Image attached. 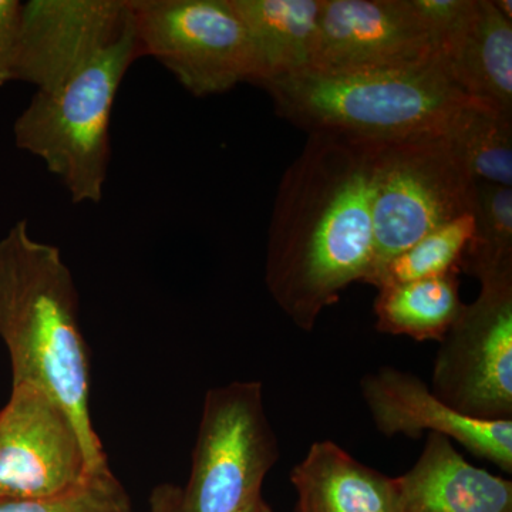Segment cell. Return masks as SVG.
I'll return each mask as SVG.
<instances>
[{
    "instance_id": "1",
    "label": "cell",
    "mask_w": 512,
    "mask_h": 512,
    "mask_svg": "<svg viewBox=\"0 0 512 512\" xmlns=\"http://www.w3.org/2000/svg\"><path fill=\"white\" fill-rule=\"evenodd\" d=\"M384 143L309 134L279 184L268 231L265 284L305 332L373 268V201Z\"/></svg>"
},
{
    "instance_id": "2",
    "label": "cell",
    "mask_w": 512,
    "mask_h": 512,
    "mask_svg": "<svg viewBox=\"0 0 512 512\" xmlns=\"http://www.w3.org/2000/svg\"><path fill=\"white\" fill-rule=\"evenodd\" d=\"M0 339L12 387L43 390L66 410L93 471L109 466L90 414V369L72 271L55 245L16 222L0 239Z\"/></svg>"
},
{
    "instance_id": "3",
    "label": "cell",
    "mask_w": 512,
    "mask_h": 512,
    "mask_svg": "<svg viewBox=\"0 0 512 512\" xmlns=\"http://www.w3.org/2000/svg\"><path fill=\"white\" fill-rule=\"evenodd\" d=\"M282 119L308 134L375 143L444 134L470 101L440 60L400 69L308 72L262 84Z\"/></svg>"
},
{
    "instance_id": "4",
    "label": "cell",
    "mask_w": 512,
    "mask_h": 512,
    "mask_svg": "<svg viewBox=\"0 0 512 512\" xmlns=\"http://www.w3.org/2000/svg\"><path fill=\"white\" fill-rule=\"evenodd\" d=\"M140 57L133 20L107 45L63 67L37 89L13 124L16 147L40 158L74 204L103 200L111 111L124 77Z\"/></svg>"
},
{
    "instance_id": "5",
    "label": "cell",
    "mask_w": 512,
    "mask_h": 512,
    "mask_svg": "<svg viewBox=\"0 0 512 512\" xmlns=\"http://www.w3.org/2000/svg\"><path fill=\"white\" fill-rule=\"evenodd\" d=\"M476 178L446 134L384 143L373 201L372 276L424 235L474 212Z\"/></svg>"
},
{
    "instance_id": "6",
    "label": "cell",
    "mask_w": 512,
    "mask_h": 512,
    "mask_svg": "<svg viewBox=\"0 0 512 512\" xmlns=\"http://www.w3.org/2000/svg\"><path fill=\"white\" fill-rule=\"evenodd\" d=\"M278 439L259 382H232L207 393L191 476L181 512H242L262 497L266 474L279 460Z\"/></svg>"
},
{
    "instance_id": "7",
    "label": "cell",
    "mask_w": 512,
    "mask_h": 512,
    "mask_svg": "<svg viewBox=\"0 0 512 512\" xmlns=\"http://www.w3.org/2000/svg\"><path fill=\"white\" fill-rule=\"evenodd\" d=\"M141 53L195 97L254 83V47L231 0H130Z\"/></svg>"
},
{
    "instance_id": "8",
    "label": "cell",
    "mask_w": 512,
    "mask_h": 512,
    "mask_svg": "<svg viewBox=\"0 0 512 512\" xmlns=\"http://www.w3.org/2000/svg\"><path fill=\"white\" fill-rule=\"evenodd\" d=\"M480 285L440 342L431 392L470 419L512 420V279Z\"/></svg>"
},
{
    "instance_id": "9",
    "label": "cell",
    "mask_w": 512,
    "mask_h": 512,
    "mask_svg": "<svg viewBox=\"0 0 512 512\" xmlns=\"http://www.w3.org/2000/svg\"><path fill=\"white\" fill-rule=\"evenodd\" d=\"M93 473L66 410L36 387H12L0 410V500L53 497Z\"/></svg>"
},
{
    "instance_id": "10",
    "label": "cell",
    "mask_w": 512,
    "mask_h": 512,
    "mask_svg": "<svg viewBox=\"0 0 512 512\" xmlns=\"http://www.w3.org/2000/svg\"><path fill=\"white\" fill-rule=\"evenodd\" d=\"M439 60L410 0H323L312 72L400 69Z\"/></svg>"
},
{
    "instance_id": "11",
    "label": "cell",
    "mask_w": 512,
    "mask_h": 512,
    "mask_svg": "<svg viewBox=\"0 0 512 512\" xmlns=\"http://www.w3.org/2000/svg\"><path fill=\"white\" fill-rule=\"evenodd\" d=\"M376 429L386 437L421 439L424 431L456 440L474 456L512 473V420L470 419L441 402L420 377L380 367L360 382Z\"/></svg>"
},
{
    "instance_id": "12",
    "label": "cell",
    "mask_w": 512,
    "mask_h": 512,
    "mask_svg": "<svg viewBox=\"0 0 512 512\" xmlns=\"http://www.w3.org/2000/svg\"><path fill=\"white\" fill-rule=\"evenodd\" d=\"M400 512H512V483L473 466L430 433L419 460L397 477Z\"/></svg>"
},
{
    "instance_id": "13",
    "label": "cell",
    "mask_w": 512,
    "mask_h": 512,
    "mask_svg": "<svg viewBox=\"0 0 512 512\" xmlns=\"http://www.w3.org/2000/svg\"><path fill=\"white\" fill-rule=\"evenodd\" d=\"M289 478L298 494L296 512H400L397 478L330 440L315 441Z\"/></svg>"
},
{
    "instance_id": "14",
    "label": "cell",
    "mask_w": 512,
    "mask_h": 512,
    "mask_svg": "<svg viewBox=\"0 0 512 512\" xmlns=\"http://www.w3.org/2000/svg\"><path fill=\"white\" fill-rule=\"evenodd\" d=\"M439 60L468 99L512 119V22L493 0H477L467 25L441 47Z\"/></svg>"
},
{
    "instance_id": "15",
    "label": "cell",
    "mask_w": 512,
    "mask_h": 512,
    "mask_svg": "<svg viewBox=\"0 0 512 512\" xmlns=\"http://www.w3.org/2000/svg\"><path fill=\"white\" fill-rule=\"evenodd\" d=\"M254 47V86L308 72L323 0H231Z\"/></svg>"
},
{
    "instance_id": "16",
    "label": "cell",
    "mask_w": 512,
    "mask_h": 512,
    "mask_svg": "<svg viewBox=\"0 0 512 512\" xmlns=\"http://www.w3.org/2000/svg\"><path fill=\"white\" fill-rule=\"evenodd\" d=\"M458 272L383 286L375 301L376 329L417 342H441L463 311Z\"/></svg>"
},
{
    "instance_id": "17",
    "label": "cell",
    "mask_w": 512,
    "mask_h": 512,
    "mask_svg": "<svg viewBox=\"0 0 512 512\" xmlns=\"http://www.w3.org/2000/svg\"><path fill=\"white\" fill-rule=\"evenodd\" d=\"M477 181L512 188V119L470 100L446 130Z\"/></svg>"
},
{
    "instance_id": "18",
    "label": "cell",
    "mask_w": 512,
    "mask_h": 512,
    "mask_svg": "<svg viewBox=\"0 0 512 512\" xmlns=\"http://www.w3.org/2000/svg\"><path fill=\"white\" fill-rule=\"evenodd\" d=\"M474 231L460 271L484 282L512 279V188L477 181Z\"/></svg>"
},
{
    "instance_id": "19",
    "label": "cell",
    "mask_w": 512,
    "mask_h": 512,
    "mask_svg": "<svg viewBox=\"0 0 512 512\" xmlns=\"http://www.w3.org/2000/svg\"><path fill=\"white\" fill-rule=\"evenodd\" d=\"M473 231V212L441 225L380 266L369 285L379 289L460 271L461 256Z\"/></svg>"
},
{
    "instance_id": "20",
    "label": "cell",
    "mask_w": 512,
    "mask_h": 512,
    "mask_svg": "<svg viewBox=\"0 0 512 512\" xmlns=\"http://www.w3.org/2000/svg\"><path fill=\"white\" fill-rule=\"evenodd\" d=\"M0 512H131V501L109 467L73 490L36 500H0Z\"/></svg>"
},
{
    "instance_id": "21",
    "label": "cell",
    "mask_w": 512,
    "mask_h": 512,
    "mask_svg": "<svg viewBox=\"0 0 512 512\" xmlns=\"http://www.w3.org/2000/svg\"><path fill=\"white\" fill-rule=\"evenodd\" d=\"M421 22L429 29L437 53L457 35L476 10L477 0H410Z\"/></svg>"
},
{
    "instance_id": "22",
    "label": "cell",
    "mask_w": 512,
    "mask_h": 512,
    "mask_svg": "<svg viewBox=\"0 0 512 512\" xmlns=\"http://www.w3.org/2000/svg\"><path fill=\"white\" fill-rule=\"evenodd\" d=\"M23 6L19 0H0V87L15 79Z\"/></svg>"
},
{
    "instance_id": "23",
    "label": "cell",
    "mask_w": 512,
    "mask_h": 512,
    "mask_svg": "<svg viewBox=\"0 0 512 512\" xmlns=\"http://www.w3.org/2000/svg\"><path fill=\"white\" fill-rule=\"evenodd\" d=\"M180 487L161 484L154 488L150 497V512H181Z\"/></svg>"
},
{
    "instance_id": "24",
    "label": "cell",
    "mask_w": 512,
    "mask_h": 512,
    "mask_svg": "<svg viewBox=\"0 0 512 512\" xmlns=\"http://www.w3.org/2000/svg\"><path fill=\"white\" fill-rule=\"evenodd\" d=\"M495 8L504 16L505 19L512 22V2L511 0H493Z\"/></svg>"
},
{
    "instance_id": "25",
    "label": "cell",
    "mask_w": 512,
    "mask_h": 512,
    "mask_svg": "<svg viewBox=\"0 0 512 512\" xmlns=\"http://www.w3.org/2000/svg\"><path fill=\"white\" fill-rule=\"evenodd\" d=\"M242 512H272V510L264 498L261 497L259 500H256L254 504L249 505L247 510Z\"/></svg>"
}]
</instances>
